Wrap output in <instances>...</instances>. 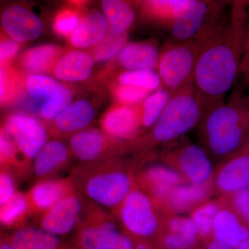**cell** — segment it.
I'll return each mask as SVG.
<instances>
[{
  "label": "cell",
  "mask_w": 249,
  "mask_h": 249,
  "mask_svg": "<svg viewBox=\"0 0 249 249\" xmlns=\"http://www.w3.org/2000/svg\"><path fill=\"white\" fill-rule=\"evenodd\" d=\"M109 34V25L103 12L90 13L70 36L72 45L80 48L96 46Z\"/></svg>",
  "instance_id": "24"
},
{
  "label": "cell",
  "mask_w": 249,
  "mask_h": 249,
  "mask_svg": "<svg viewBox=\"0 0 249 249\" xmlns=\"http://www.w3.org/2000/svg\"><path fill=\"white\" fill-rule=\"evenodd\" d=\"M213 193L212 181L201 185L184 183L170 192L160 205V208L168 214H178L192 212L209 200Z\"/></svg>",
  "instance_id": "18"
},
{
  "label": "cell",
  "mask_w": 249,
  "mask_h": 249,
  "mask_svg": "<svg viewBox=\"0 0 249 249\" xmlns=\"http://www.w3.org/2000/svg\"><path fill=\"white\" fill-rule=\"evenodd\" d=\"M111 93L118 104L137 106L141 104L151 93L142 88L117 83L113 85Z\"/></svg>",
  "instance_id": "36"
},
{
  "label": "cell",
  "mask_w": 249,
  "mask_h": 249,
  "mask_svg": "<svg viewBox=\"0 0 249 249\" xmlns=\"http://www.w3.org/2000/svg\"><path fill=\"white\" fill-rule=\"evenodd\" d=\"M29 212L26 194L16 192L8 202L0 206V224L8 227L22 224Z\"/></svg>",
  "instance_id": "31"
},
{
  "label": "cell",
  "mask_w": 249,
  "mask_h": 249,
  "mask_svg": "<svg viewBox=\"0 0 249 249\" xmlns=\"http://www.w3.org/2000/svg\"><path fill=\"white\" fill-rule=\"evenodd\" d=\"M172 93L164 88L150 93L142 103L141 112L142 129H148L164 111Z\"/></svg>",
  "instance_id": "30"
},
{
  "label": "cell",
  "mask_w": 249,
  "mask_h": 249,
  "mask_svg": "<svg viewBox=\"0 0 249 249\" xmlns=\"http://www.w3.org/2000/svg\"><path fill=\"white\" fill-rule=\"evenodd\" d=\"M101 126L104 133L118 140H133L137 138L143 131L141 104L116 105L103 116Z\"/></svg>",
  "instance_id": "13"
},
{
  "label": "cell",
  "mask_w": 249,
  "mask_h": 249,
  "mask_svg": "<svg viewBox=\"0 0 249 249\" xmlns=\"http://www.w3.org/2000/svg\"><path fill=\"white\" fill-rule=\"evenodd\" d=\"M94 109L88 101L71 103L54 120V126L60 133L70 134L82 131L92 121Z\"/></svg>",
  "instance_id": "26"
},
{
  "label": "cell",
  "mask_w": 249,
  "mask_h": 249,
  "mask_svg": "<svg viewBox=\"0 0 249 249\" xmlns=\"http://www.w3.org/2000/svg\"><path fill=\"white\" fill-rule=\"evenodd\" d=\"M19 49V43L11 39L0 40V65L14 58Z\"/></svg>",
  "instance_id": "42"
},
{
  "label": "cell",
  "mask_w": 249,
  "mask_h": 249,
  "mask_svg": "<svg viewBox=\"0 0 249 249\" xmlns=\"http://www.w3.org/2000/svg\"><path fill=\"white\" fill-rule=\"evenodd\" d=\"M235 249H249V240L242 242L241 245H239L238 247Z\"/></svg>",
  "instance_id": "48"
},
{
  "label": "cell",
  "mask_w": 249,
  "mask_h": 249,
  "mask_svg": "<svg viewBox=\"0 0 249 249\" xmlns=\"http://www.w3.org/2000/svg\"><path fill=\"white\" fill-rule=\"evenodd\" d=\"M249 55V2L248 7H247V21H246V31H245V52H244L243 60L242 64L245 61L246 59Z\"/></svg>",
  "instance_id": "45"
},
{
  "label": "cell",
  "mask_w": 249,
  "mask_h": 249,
  "mask_svg": "<svg viewBox=\"0 0 249 249\" xmlns=\"http://www.w3.org/2000/svg\"><path fill=\"white\" fill-rule=\"evenodd\" d=\"M5 131L26 160L35 158L45 145L47 132L37 119L25 114H12L5 123Z\"/></svg>",
  "instance_id": "10"
},
{
  "label": "cell",
  "mask_w": 249,
  "mask_h": 249,
  "mask_svg": "<svg viewBox=\"0 0 249 249\" xmlns=\"http://www.w3.org/2000/svg\"><path fill=\"white\" fill-rule=\"evenodd\" d=\"M249 1H231L225 22L203 49L192 85L209 108L224 101L240 73Z\"/></svg>",
  "instance_id": "1"
},
{
  "label": "cell",
  "mask_w": 249,
  "mask_h": 249,
  "mask_svg": "<svg viewBox=\"0 0 249 249\" xmlns=\"http://www.w3.org/2000/svg\"><path fill=\"white\" fill-rule=\"evenodd\" d=\"M209 108L193 85L175 91L153 125L133 139L134 147L142 153H150L158 145L176 140L199 125Z\"/></svg>",
  "instance_id": "4"
},
{
  "label": "cell",
  "mask_w": 249,
  "mask_h": 249,
  "mask_svg": "<svg viewBox=\"0 0 249 249\" xmlns=\"http://www.w3.org/2000/svg\"><path fill=\"white\" fill-rule=\"evenodd\" d=\"M136 181L137 186L151 196L160 207L174 188L188 183L179 173L165 164L147 167L136 174Z\"/></svg>",
  "instance_id": "14"
},
{
  "label": "cell",
  "mask_w": 249,
  "mask_h": 249,
  "mask_svg": "<svg viewBox=\"0 0 249 249\" xmlns=\"http://www.w3.org/2000/svg\"><path fill=\"white\" fill-rule=\"evenodd\" d=\"M199 136L209 157L221 162L249 148V96L235 93L209 108Z\"/></svg>",
  "instance_id": "2"
},
{
  "label": "cell",
  "mask_w": 249,
  "mask_h": 249,
  "mask_svg": "<svg viewBox=\"0 0 249 249\" xmlns=\"http://www.w3.org/2000/svg\"><path fill=\"white\" fill-rule=\"evenodd\" d=\"M101 7L109 25V32L119 36L127 34L135 19L132 5L121 0H104Z\"/></svg>",
  "instance_id": "28"
},
{
  "label": "cell",
  "mask_w": 249,
  "mask_h": 249,
  "mask_svg": "<svg viewBox=\"0 0 249 249\" xmlns=\"http://www.w3.org/2000/svg\"><path fill=\"white\" fill-rule=\"evenodd\" d=\"M80 21L76 12L71 10H65L55 18L54 27L60 35L70 36L78 27Z\"/></svg>",
  "instance_id": "38"
},
{
  "label": "cell",
  "mask_w": 249,
  "mask_h": 249,
  "mask_svg": "<svg viewBox=\"0 0 249 249\" xmlns=\"http://www.w3.org/2000/svg\"><path fill=\"white\" fill-rule=\"evenodd\" d=\"M76 229L75 247L78 249H114L120 240L114 218L97 205L85 209Z\"/></svg>",
  "instance_id": "7"
},
{
  "label": "cell",
  "mask_w": 249,
  "mask_h": 249,
  "mask_svg": "<svg viewBox=\"0 0 249 249\" xmlns=\"http://www.w3.org/2000/svg\"><path fill=\"white\" fill-rule=\"evenodd\" d=\"M16 161V147L9 137L0 132V166L14 164Z\"/></svg>",
  "instance_id": "39"
},
{
  "label": "cell",
  "mask_w": 249,
  "mask_h": 249,
  "mask_svg": "<svg viewBox=\"0 0 249 249\" xmlns=\"http://www.w3.org/2000/svg\"><path fill=\"white\" fill-rule=\"evenodd\" d=\"M156 41L126 43L117 55L120 66L126 71L157 70L160 57Z\"/></svg>",
  "instance_id": "20"
},
{
  "label": "cell",
  "mask_w": 249,
  "mask_h": 249,
  "mask_svg": "<svg viewBox=\"0 0 249 249\" xmlns=\"http://www.w3.org/2000/svg\"><path fill=\"white\" fill-rule=\"evenodd\" d=\"M74 188L70 178L38 181L26 194L30 214L41 217Z\"/></svg>",
  "instance_id": "19"
},
{
  "label": "cell",
  "mask_w": 249,
  "mask_h": 249,
  "mask_svg": "<svg viewBox=\"0 0 249 249\" xmlns=\"http://www.w3.org/2000/svg\"><path fill=\"white\" fill-rule=\"evenodd\" d=\"M61 49L55 46L47 45L34 47L27 50L21 58L24 70L32 75H42L55 67L62 56Z\"/></svg>",
  "instance_id": "27"
},
{
  "label": "cell",
  "mask_w": 249,
  "mask_h": 249,
  "mask_svg": "<svg viewBox=\"0 0 249 249\" xmlns=\"http://www.w3.org/2000/svg\"><path fill=\"white\" fill-rule=\"evenodd\" d=\"M113 214L120 221L124 233L132 240L157 241L168 213L137 186Z\"/></svg>",
  "instance_id": "6"
},
{
  "label": "cell",
  "mask_w": 249,
  "mask_h": 249,
  "mask_svg": "<svg viewBox=\"0 0 249 249\" xmlns=\"http://www.w3.org/2000/svg\"><path fill=\"white\" fill-rule=\"evenodd\" d=\"M231 2V1L191 0L189 5L168 29L172 40L182 41L191 38L227 14Z\"/></svg>",
  "instance_id": "9"
},
{
  "label": "cell",
  "mask_w": 249,
  "mask_h": 249,
  "mask_svg": "<svg viewBox=\"0 0 249 249\" xmlns=\"http://www.w3.org/2000/svg\"><path fill=\"white\" fill-rule=\"evenodd\" d=\"M220 209V201L208 200L191 213L190 219L194 223L200 242L205 244L213 240L214 218Z\"/></svg>",
  "instance_id": "29"
},
{
  "label": "cell",
  "mask_w": 249,
  "mask_h": 249,
  "mask_svg": "<svg viewBox=\"0 0 249 249\" xmlns=\"http://www.w3.org/2000/svg\"><path fill=\"white\" fill-rule=\"evenodd\" d=\"M220 209L214 218L213 240L231 249H236L249 240V227L239 217L225 199L220 196Z\"/></svg>",
  "instance_id": "17"
},
{
  "label": "cell",
  "mask_w": 249,
  "mask_h": 249,
  "mask_svg": "<svg viewBox=\"0 0 249 249\" xmlns=\"http://www.w3.org/2000/svg\"><path fill=\"white\" fill-rule=\"evenodd\" d=\"M118 83L142 88L150 93L163 88L160 77L155 70L124 71L118 77Z\"/></svg>",
  "instance_id": "33"
},
{
  "label": "cell",
  "mask_w": 249,
  "mask_h": 249,
  "mask_svg": "<svg viewBox=\"0 0 249 249\" xmlns=\"http://www.w3.org/2000/svg\"><path fill=\"white\" fill-rule=\"evenodd\" d=\"M9 70L0 65V104L10 99L14 93V80Z\"/></svg>",
  "instance_id": "40"
},
{
  "label": "cell",
  "mask_w": 249,
  "mask_h": 249,
  "mask_svg": "<svg viewBox=\"0 0 249 249\" xmlns=\"http://www.w3.org/2000/svg\"><path fill=\"white\" fill-rule=\"evenodd\" d=\"M203 249H231L227 246L223 245L220 242L214 240H211L210 242L206 243L204 248Z\"/></svg>",
  "instance_id": "47"
},
{
  "label": "cell",
  "mask_w": 249,
  "mask_h": 249,
  "mask_svg": "<svg viewBox=\"0 0 249 249\" xmlns=\"http://www.w3.org/2000/svg\"><path fill=\"white\" fill-rule=\"evenodd\" d=\"M5 242L14 249H65L67 247L60 237L40 227L19 228L6 237Z\"/></svg>",
  "instance_id": "23"
},
{
  "label": "cell",
  "mask_w": 249,
  "mask_h": 249,
  "mask_svg": "<svg viewBox=\"0 0 249 249\" xmlns=\"http://www.w3.org/2000/svg\"><path fill=\"white\" fill-rule=\"evenodd\" d=\"M70 178L91 204L110 209L112 213L137 186L134 170L114 158L75 169Z\"/></svg>",
  "instance_id": "3"
},
{
  "label": "cell",
  "mask_w": 249,
  "mask_h": 249,
  "mask_svg": "<svg viewBox=\"0 0 249 249\" xmlns=\"http://www.w3.org/2000/svg\"><path fill=\"white\" fill-rule=\"evenodd\" d=\"M14 180L9 174L0 171V206L8 202L16 194Z\"/></svg>",
  "instance_id": "41"
},
{
  "label": "cell",
  "mask_w": 249,
  "mask_h": 249,
  "mask_svg": "<svg viewBox=\"0 0 249 249\" xmlns=\"http://www.w3.org/2000/svg\"><path fill=\"white\" fill-rule=\"evenodd\" d=\"M229 11L191 38L182 41L172 40L165 44L160 49L156 70L163 88L173 93L192 85L197 59L225 22Z\"/></svg>",
  "instance_id": "5"
},
{
  "label": "cell",
  "mask_w": 249,
  "mask_h": 249,
  "mask_svg": "<svg viewBox=\"0 0 249 249\" xmlns=\"http://www.w3.org/2000/svg\"><path fill=\"white\" fill-rule=\"evenodd\" d=\"M72 100L71 91L62 85L60 89L40 108V114L47 120L55 119L70 104Z\"/></svg>",
  "instance_id": "35"
},
{
  "label": "cell",
  "mask_w": 249,
  "mask_h": 249,
  "mask_svg": "<svg viewBox=\"0 0 249 249\" xmlns=\"http://www.w3.org/2000/svg\"><path fill=\"white\" fill-rule=\"evenodd\" d=\"M191 0H146L140 3L142 18L155 27L169 29Z\"/></svg>",
  "instance_id": "21"
},
{
  "label": "cell",
  "mask_w": 249,
  "mask_h": 249,
  "mask_svg": "<svg viewBox=\"0 0 249 249\" xmlns=\"http://www.w3.org/2000/svg\"><path fill=\"white\" fill-rule=\"evenodd\" d=\"M127 34L114 35L109 32L106 38L95 46L92 58L96 61H107L114 58L126 44Z\"/></svg>",
  "instance_id": "34"
},
{
  "label": "cell",
  "mask_w": 249,
  "mask_h": 249,
  "mask_svg": "<svg viewBox=\"0 0 249 249\" xmlns=\"http://www.w3.org/2000/svg\"><path fill=\"white\" fill-rule=\"evenodd\" d=\"M69 158L70 152L62 142L58 141L46 142L34 158V174L38 178H49L66 167Z\"/></svg>",
  "instance_id": "22"
},
{
  "label": "cell",
  "mask_w": 249,
  "mask_h": 249,
  "mask_svg": "<svg viewBox=\"0 0 249 249\" xmlns=\"http://www.w3.org/2000/svg\"><path fill=\"white\" fill-rule=\"evenodd\" d=\"M65 249H78L77 248H76V247H67L66 248H65Z\"/></svg>",
  "instance_id": "49"
},
{
  "label": "cell",
  "mask_w": 249,
  "mask_h": 249,
  "mask_svg": "<svg viewBox=\"0 0 249 249\" xmlns=\"http://www.w3.org/2000/svg\"><path fill=\"white\" fill-rule=\"evenodd\" d=\"M1 242H2V240H1V237H0V244H1Z\"/></svg>",
  "instance_id": "50"
},
{
  "label": "cell",
  "mask_w": 249,
  "mask_h": 249,
  "mask_svg": "<svg viewBox=\"0 0 249 249\" xmlns=\"http://www.w3.org/2000/svg\"><path fill=\"white\" fill-rule=\"evenodd\" d=\"M70 147L78 160L93 161L107 153L122 151L124 145L97 129H88L77 132L70 139Z\"/></svg>",
  "instance_id": "15"
},
{
  "label": "cell",
  "mask_w": 249,
  "mask_h": 249,
  "mask_svg": "<svg viewBox=\"0 0 249 249\" xmlns=\"http://www.w3.org/2000/svg\"><path fill=\"white\" fill-rule=\"evenodd\" d=\"M0 249H2L0 248Z\"/></svg>",
  "instance_id": "51"
},
{
  "label": "cell",
  "mask_w": 249,
  "mask_h": 249,
  "mask_svg": "<svg viewBox=\"0 0 249 249\" xmlns=\"http://www.w3.org/2000/svg\"><path fill=\"white\" fill-rule=\"evenodd\" d=\"M160 160L191 184L212 181L214 170L209 156L196 144L185 142L168 147L160 153Z\"/></svg>",
  "instance_id": "8"
},
{
  "label": "cell",
  "mask_w": 249,
  "mask_h": 249,
  "mask_svg": "<svg viewBox=\"0 0 249 249\" xmlns=\"http://www.w3.org/2000/svg\"><path fill=\"white\" fill-rule=\"evenodd\" d=\"M83 209V196L74 188L41 216L40 227L58 237L67 235L78 227Z\"/></svg>",
  "instance_id": "11"
},
{
  "label": "cell",
  "mask_w": 249,
  "mask_h": 249,
  "mask_svg": "<svg viewBox=\"0 0 249 249\" xmlns=\"http://www.w3.org/2000/svg\"><path fill=\"white\" fill-rule=\"evenodd\" d=\"M135 249H163L157 241L133 240Z\"/></svg>",
  "instance_id": "43"
},
{
  "label": "cell",
  "mask_w": 249,
  "mask_h": 249,
  "mask_svg": "<svg viewBox=\"0 0 249 249\" xmlns=\"http://www.w3.org/2000/svg\"><path fill=\"white\" fill-rule=\"evenodd\" d=\"M0 22L6 35L18 43L35 40L44 29L40 18L19 5H12L5 9Z\"/></svg>",
  "instance_id": "16"
},
{
  "label": "cell",
  "mask_w": 249,
  "mask_h": 249,
  "mask_svg": "<svg viewBox=\"0 0 249 249\" xmlns=\"http://www.w3.org/2000/svg\"><path fill=\"white\" fill-rule=\"evenodd\" d=\"M212 181L213 193L220 196L249 190V148L221 162Z\"/></svg>",
  "instance_id": "12"
},
{
  "label": "cell",
  "mask_w": 249,
  "mask_h": 249,
  "mask_svg": "<svg viewBox=\"0 0 249 249\" xmlns=\"http://www.w3.org/2000/svg\"><path fill=\"white\" fill-rule=\"evenodd\" d=\"M114 249H135L134 241L127 234L123 232L119 243Z\"/></svg>",
  "instance_id": "44"
},
{
  "label": "cell",
  "mask_w": 249,
  "mask_h": 249,
  "mask_svg": "<svg viewBox=\"0 0 249 249\" xmlns=\"http://www.w3.org/2000/svg\"><path fill=\"white\" fill-rule=\"evenodd\" d=\"M61 86L62 84L57 80L44 75H31L27 80V92L34 101L40 103V108Z\"/></svg>",
  "instance_id": "32"
},
{
  "label": "cell",
  "mask_w": 249,
  "mask_h": 249,
  "mask_svg": "<svg viewBox=\"0 0 249 249\" xmlns=\"http://www.w3.org/2000/svg\"><path fill=\"white\" fill-rule=\"evenodd\" d=\"M222 197L249 227V190L237 192Z\"/></svg>",
  "instance_id": "37"
},
{
  "label": "cell",
  "mask_w": 249,
  "mask_h": 249,
  "mask_svg": "<svg viewBox=\"0 0 249 249\" xmlns=\"http://www.w3.org/2000/svg\"><path fill=\"white\" fill-rule=\"evenodd\" d=\"M93 65L94 60L89 54L73 51L59 58L53 68L54 74L65 81H82L91 76Z\"/></svg>",
  "instance_id": "25"
},
{
  "label": "cell",
  "mask_w": 249,
  "mask_h": 249,
  "mask_svg": "<svg viewBox=\"0 0 249 249\" xmlns=\"http://www.w3.org/2000/svg\"><path fill=\"white\" fill-rule=\"evenodd\" d=\"M240 73H242L245 77L246 83H247V86L249 88V55L245 61L243 62V63L242 64Z\"/></svg>",
  "instance_id": "46"
}]
</instances>
